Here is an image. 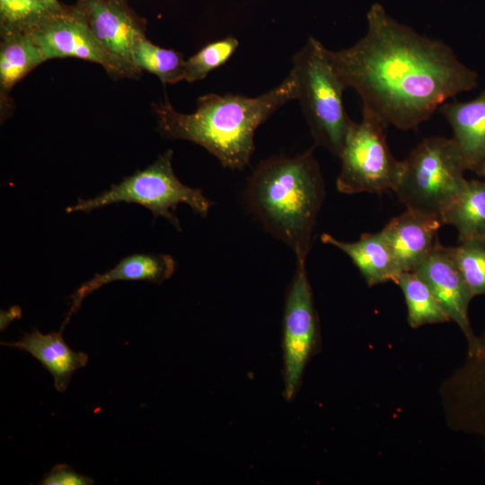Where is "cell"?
Returning <instances> with one entry per match:
<instances>
[{
    "label": "cell",
    "mask_w": 485,
    "mask_h": 485,
    "mask_svg": "<svg viewBox=\"0 0 485 485\" xmlns=\"http://www.w3.org/2000/svg\"><path fill=\"white\" fill-rule=\"evenodd\" d=\"M366 34L326 56L345 86L361 98L363 111L386 128L416 129L450 98L475 88L477 73L452 48L392 17L379 3L366 13Z\"/></svg>",
    "instance_id": "1"
},
{
    "label": "cell",
    "mask_w": 485,
    "mask_h": 485,
    "mask_svg": "<svg viewBox=\"0 0 485 485\" xmlns=\"http://www.w3.org/2000/svg\"><path fill=\"white\" fill-rule=\"evenodd\" d=\"M296 95V76L291 69L278 86L257 97L209 93L198 98L197 109L188 114L177 111L166 100L154 106V112L163 137L191 141L224 167L242 170L254 151L258 127Z\"/></svg>",
    "instance_id": "2"
},
{
    "label": "cell",
    "mask_w": 485,
    "mask_h": 485,
    "mask_svg": "<svg viewBox=\"0 0 485 485\" xmlns=\"http://www.w3.org/2000/svg\"><path fill=\"white\" fill-rule=\"evenodd\" d=\"M243 201L264 230L304 260L325 198L323 177L310 149L261 161L248 178Z\"/></svg>",
    "instance_id": "3"
},
{
    "label": "cell",
    "mask_w": 485,
    "mask_h": 485,
    "mask_svg": "<svg viewBox=\"0 0 485 485\" xmlns=\"http://www.w3.org/2000/svg\"><path fill=\"white\" fill-rule=\"evenodd\" d=\"M325 47L310 37L294 56L297 95L316 146L340 156L354 123L348 116L343 93L347 87L329 61Z\"/></svg>",
    "instance_id": "4"
},
{
    "label": "cell",
    "mask_w": 485,
    "mask_h": 485,
    "mask_svg": "<svg viewBox=\"0 0 485 485\" xmlns=\"http://www.w3.org/2000/svg\"><path fill=\"white\" fill-rule=\"evenodd\" d=\"M467 171L453 138L430 137L401 161L394 190L407 209L438 218L463 190Z\"/></svg>",
    "instance_id": "5"
},
{
    "label": "cell",
    "mask_w": 485,
    "mask_h": 485,
    "mask_svg": "<svg viewBox=\"0 0 485 485\" xmlns=\"http://www.w3.org/2000/svg\"><path fill=\"white\" fill-rule=\"evenodd\" d=\"M172 150H167L146 169L137 171L119 184H112L110 190L94 198H79L76 204L67 207L66 212L87 213L113 203H137L151 210L154 217L166 218L181 231L180 221L173 214L180 203L189 205L202 216L207 215L212 203L201 190L181 182L172 170Z\"/></svg>",
    "instance_id": "6"
},
{
    "label": "cell",
    "mask_w": 485,
    "mask_h": 485,
    "mask_svg": "<svg viewBox=\"0 0 485 485\" xmlns=\"http://www.w3.org/2000/svg\"><path fill=\"white\" fill-rule=\"evenodd\" d=\"M362 120L354 122L340 154L341 167L336 181L340 192L382 193L394 191L401 172L386 141V127L374 115L362 111Z\"/></svg>",
    "instance_id": "7"
},
{
    "label": "cell",
    "mask_w": 485,
    "mask_h": 485,
    "mask_svg": "<svg viewBox=\"0 0 485 485\" xmlns=\"http://www.w3.org/2000/svg\"><path fill=\"white\" fill-rule=\"evenodd\" d=\"M319 324L304 260H297L287 288L283 319L284 395L291 400L313 354Z\"/></svg>",
    "instance_id": "8"
},
{
    "label": "cell",
    "mask_w": 485,
    "mask_h": 485,
    "mask_svg": "<svg viewBox=\"0 0 485 485\" xmlns=\"http://www.w3.org/2000/svg\"><path fill=\"white\" fill-rule=\"evenodd\" d=\"M31 33L46 60L77 57L101 65L112 76L127 77L124 69L104 49L76 8L50 13Z\"/></svg>",
    "instance_id": "9"
},
{
    "label": "cell",
    "mask_w": 485,
    "mask_h": 485,
    "mask_svg": "<svg viewBox=\"0 0 485 485\" xmlns=\"http://www.w3.org/2000/svg\"><path fill=\"white\" fill-rule=\"evenodd\" d=\"M104 49L124 69L127 77L140 74L133 62L136 44L146 37L144 29L115 0H79L76 8Z\"/></svg>",
    "instance_id": "10"
},
{
    "label": "cell",
    "mask_w": 485,
    "mask_h": 485,
    "mask_svg": "<svg viewBox=\"0 0 485 485\" xmlns=\"http://www.w3.org/2000/svg\"><path fill=\"white\" fill-rule=\"evenodd\" d=\"M429 287L436 298L467 340L468 354L475 350L478 337L470 319L469 304L473 298L447 247L440 242L414 270Z\"/></svg>",
    "instance_id": "11"
},
{
    "label": "cell",
    "mask_w": 485,
    "mask_h": 485,
    "mask_svg": "<svg viewBox=\"0 0 485 485\" xmlns=\"http://www.w3.org/2000/svg\"><path fill=\"white\" fill-rule=\"evenodd\" d=\"M450 390L453 423L485 439V332L453 377Z\"/></svg>",
    "instance_id": "12"
},
{
    "label": "cell",
    "mask_w": 485,
    "mask_h": 485,
    "mask_svg": "<svg viewBox=\"0 0 485 485\" xmlns=\"http://www.w3.org/2000/svg\"><path fill=\"white\" fill-rule=\"evenodd\" d=\"M442 222L417 211L407 209L392 217L381 231L401 271H414L430 254L438 240Z\"/></svg>",
    "instance_id": "13"
},
{
    "label": "cell",
    "mask_w": 485,
    "mask_h": 485,
    "mask_svg": "<svg viewBox=\"0 0 485 485\" xmlns=\"http://www.w3.org/2000/svg\"><path fill=\"white\" fill-rule=\"evenodd\" d=\"M437 110L452 128L466 170L477 173L485 158V90L468 101H446Z\"/></svg>",
    "instance_id": "14"
},
{
    "label": "cell",
    "mask_w": 485,
    "mask_h": 485,
    "mask_svg": "<svg viewBox=\"0 0 485 485\" xmlns=\"http://www.w3.org/2000/svg\"><path fill=\"white\" fill-rule=\"evenodd\" d=\"M175 269V261L167 254H133L123 258L113 269L96 274L81 285L70 296V309L62 328L75 313L83 300L102 286L119 280H146L161 283L169 278Z\"/></svg>",
    "instance_id": "15"
},
{
    "label": "cell",
    "mask_w": 485,
    "mask_h": 485,
    "mask_svg": "<svg viewBox=\"0 0 485 485\" xmlns=\"http://www.w3.org/2000/svg\"><path fill=\"white\" fill-rule=\"evenodd\" d=\"M63 330L43 334L35 330L13 343L2 342L3 345L21 348L30 353L52 375L54 386L58 392L66 390L72 375L86 366L88 356L84 352L72 350L65 342Z\"/></svg>",
    "instance_id": "16"
},
{
    "label": "cell",
    "mask_w": 485,
    "mask_h": 485,
    "mask_svg": "<svg viewBox=\"0 0 485 485\" xmlns=\"http://www.w3.org/2000/svg\"><path fill=\"white\" fill-rule=\"evenodd\" d=\"M321 240L346 253L369 287L389 281L397 282L401 271L381 231L363 234L355 242L340 241L326 233L321 235Z\"/></svg>",
    "instance_id": "17"
},
{
    "label": "cell",
    "mask_w": 485,
    "mask_h": 485,
    "mask_svg": "<svg viewBox=\"0 0 485 485\" xmlns=\"http://www.w3.org/2000/svg\"><path fill=\"white\" fill-rule=\"evenodd\" d=\"M44 61L47 60L42 50L31 32L1 31V98L8 94L16 83Z\"/></svg>",
    "instance_id": "18"
},
{
    "label": "cell",
    "mask_w": 485,
    "mask_h": 485,
    "mask_svg": "<svg viewBox=\"0 0 485 485\" xmlns=\"http://www.w3.org/2000/svg\"><path fill=\"white\" fill-rule=\"evenodd\" d=\"M442 224L455 227L458 242L485 235V180L466 181L443 214Z\"/></svg>",
    "instance_id": "19"
},
{
    "label": "cell",
    "mask_w": 485,
    "mask_h": 485,
    "mask_svg": "<svg viewBox=\"0 0 485 485\" xmlns=\"http://www.w3.org/2000/svg\"><path fill=\"white\" fill-rule=\"evenodd\" d=\"M396 284L404 295L411 328L450 321L428 284L415 271L401 273Z\"/></svg>",
    "instance_id": "20"
},
{
    "label": "cell",
    "mask_w": 485,
    "mask_h": 485,
    "mask_svg": "<svg viewBox=\"0 0 485 485\" xmlns=\"http://www.w3.org/2000/svg\"><path fill=\"white\" fill-rule=\"evenodd\" d=\"M185 61L181 53L161 48L146 37L136 44L133 50L136 67L154 74L164 84L184 80Z\"/></svg>",
    "instance_id": "21"
},
{
    "label": "cell",
    "mask_w": 485,
    "mask_h": 485,
    "mask_svg": "<svg viewBox=\"0 0 485 485\" xmlns=\"http://www.w3.org/2000/svg\"><path fill=\"white\" fill-rule=\"evenodd\" d=\"M447 250L472 296L485 295V235L458 242Z\"/></svg>",
    "instance_id": "22"
},
{
    "label": "cell",
    "mask_w": 485,
    "mask_h": 485,
    "mask_svg": "<svg viewBox=\"0 0 485 485\" xmlns=\"http://www.w3.org/2000/svg\"><path fill=\"white\" fill-rule=\"evenodd\" d=\"M239 46L234 37H226L204 46L185 61L184 80L193 83L225 63Z\"/></svg>",
    "instance_id": "23"
},
{
    "label": "cell",
    "mask_w": 485,
    "mask_h": 485,
    "mask_svg": "<svg viewBox=\"0 0 485 485\" xmlns=\"http://www.w3.org/2000/svg\"><path fill=\"white\" fill-rule=\"evenodd\" d=\"M50 12L36 0H0L1 31H28Z\"/></svg>",
    "instance_id": "24"
},
{
    "label": "cell",
    "mask_w": 485,
    "mask_h": 485,
    "mask_svg": "<svg viewBox=\"0 0 485 485\" xmlns=\"http://www.w3.org/2000/svg\"><path fill=\"white\" fill-rule=\"evenodd\" d=\"M93 483V479L75 472L66 464L54 466L40 482L43 485H89Z\"/></svg>",
    "instance_id": "25"
},
{
    "label": "cell",
    "mask_w": 485,
    "mask_h": 485,
    "mask_svg": "<svg viewBox=\"0 0 485 485\" xmlns=\"http://www.w3.org/2000/svg\"><path fill=\"white\" fill-rule=\"evenodd\" d=\"M36 1H38L42 5H44L50 13H57L64 10V8L57 2V0H36Z\"/></svg>",
    "instance_id": "26"
},
{
    "label": "cell",
    "mask_w": 485,
    "mask_h": 485,
    "mask_svg": "<svg viewBox=\"0 0 485 485\" xmlns=\"http://www.w3.org/2000/svg\"><path fill=\"white\" fill-rule=\"evenodd\" d=\"M478 175L481 176L484 178L485 180V158L484 160L482 161L481 164V167L477 172Z\"/></svg>",
    "instance_id": "27"
}]
</instances>
